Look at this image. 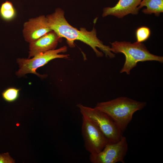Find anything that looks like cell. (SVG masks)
Listing matches in <instances>:
<instances>
[{
	"instance_id": "obj_1",
	"label": "cell",
	"mask_w": 163,
	"mask_h": 163,
	"mask_svg": "<svg viewBox=\"0 0 163 163\" xmlns=\"http://www.w3.org/2000/svg\"><path fill=\"white\" fill-rule=\"evenodd\" d=\"M46 17L51 30L60 37L65 38L70 47H74V41L79 40L89 46L98 57H102L103 54L97 48L103 52L107 57L110 59L115 57V55L111 51L110 46L104 45L97 37L95 28L91 31H88L83 27L81 28L80 30H78L68 23L64 17V11L60 8H56L54 13Z\"/></svg>"
},
{
	"instance_id": "obj_2",
	"label": "cell",
	"mask_w": 163,
	"mask_h": 163,
	"mask_svg": "<svg viewBox=\"0 0 163 163\" xmlns=\"http://www.w3.org/2000/svg\"><path fill=\"white\" fill-rule=\"evenodd\" d=\"M146 105L145 102L120 97L111 100L98 102L94 108L108 115L123 133L132 120L134 113L143 109Z\"/></svg>"
},
{
	"instance_id": "obj_3",
	"label": "cell",
	"mask_w": 163,
	"mask_h": 163,
	"mask_svg": "<svg viewBox=\"0 0 163 163\" xmlns=\"http://www.w3.org/2000/svg\"><path fill=\"white\" fill-rule=\"evenodd\" d=\"M110 44V50L113 53H122L125 56V62L120 73L125 72L129 75L131 70L139 62L154 61L163 62V56L151 53L142 43L115 41Z\"/></svg>"
},
{
	"instance_id": "obj_4",
	"label": "cell",
	"mask_w": 163,
	"mask_h": 163,
	"mask_svg": "<svg viewBox=\"0 0 163 163\" xmlns=\"http://www.w3.org/2000/svg\"><path fill=\"white\" fill-rule=\"evenodd\" d=\"M82 115L96 125L108 139L109 142L119 141L123 136V133L111 118L106 113L95 108L77 105Z\"/></svg>"
},
{
	"instance_id": "obj_5",
	"label": "cell",
	"mask_w": 163,
	"mask_h": 163,
	"mask_svg": "<svg viewBox=\"0 0 163 163\" xmlns=\"http://www.w3.org/2000/svg\"><path fill=\"white\" fill-rule=\"evenodd\" d=\"M67 47L64 46L57 49L50 50L39 53L30 59L18 58L17 60L19 69L16 72L18 77H22L27 73H33L40 77H44L36 72V70L51 60L56 58L68 59L69 54H61L59 53L67 51Z\"/></svg>"
},
{
	"instance_id": "obj_6",
	"label": "cell",
	"mask_w": 163,
	"mask_h": 163,
	"mask_svg": "<svg viewBox=\"0 0 163 163\" xmlns=\"http://www.w3.org/2000/svg\"><path fill=\"white\" fill-rule=\"evenodd\" d=\"M82 133L85 149L90 154L101 152L109 141L98 127L82 115Z\"/></svg>"
},
{
	"instance_id": "obj_7",
	"label": "cell",
	"mask_w": 163,
	"mask_h": 163,
	"mask_svg": "<svg viewBox=\"0 0 163 163\" xmlns=\"http://www.w3.org/2000/svg\"><path fill=\"white\" fill-rule=\"evenodd\" d=\"M128 149L126 138L123 136L117 142L108 143L98 153L90 154L89 160L92 163H124Z\"/></svg>"
},
{
	"instance_id": "obj_8",
	"label": "cell",
	"mask_w": 163,
	"mask_h": 163,
	"mask_svg": "<svg viewBox=\"0 0 163 163\" xmlns=\"http://www.w3.org/2000/svg\"><path fill=\"white\" fill-rule=\"evenodd\" d=\"M23 27V33L24 39L30 43L52 30L44 15L29 19L24 23Z\"/></svg>"
},
{
	"instance_id": "obj_9",
	"label": "cell",
	"mask_w": 163,
	"mask_h": 163,
	"mask_svg": "<svg viewBox=\"0 0 163 163\" xmlns=\"http://www.w3.org/2000/svg\"><path fill=\"white\" fill-rule=\"evenodd\" d=\"M61 38L54 31L52 30L30 43L28 59L39 53L55 50Z\"/></svg>"
},
{
	"instance_id": "obj_10",
	"label": "cell",
	"mask_w": 163,
	"mask_h": 163,
	"mask_svg": "<svg viewBox=\"0 0 163 163\" xmlns=\"http://www.w3.org/2000/svg\"><path fill=\"white\" fill-rule=\"evenodd\" d=\"M142 0H119L114 6L104 8L102 16L111 15L122 18L129 14H138L139 10L138 6Z\"/></svg>"
},
{
	"instance_id": "obj_11",
	"label": "cell",
	"mask_w": 163,
	"mask_h": 163,
	"mask_svg": "<svg viewBox=\"0 0 163 163\" xmlns=\"http://www.w3.org/2000/svg\"><path fill=\"white\" fill-rule=\"evenodd\" d=\"M144 6L146 8L142 10L144 13L158 16L163 12V0H142L138 8L140 9Z\"/></svg>"
},
{
	"instance_id": "obj_12",
	"label": "cell",
	"mask_w": 163,
	"mask_h": 163,
	"mask_svg": "<svg viewBox=\"0 0 163 163\" xmlns=\"http://www.w3.org/2000/svg\"><path fill=\"white\" fill-rule=\"evenodd\" d=\"M15 14L14 9L11 2L6 1L2 3L0 8V15L3 19L10 20L14 17Z\"/></svg>"
},
{
	"instance_id": "obj_13",
	"label": "cell",
	"mask_w": 163,
	"mask_h": 163,
	"mask_svg": "<svg viewBox=\"0 0 163 163\" xmlns=\"http://www.w3.org/2000/svg\"><path fill=\"white\" fill-rule=\"evenodd\" d=\"M20 90V89L14 87L8 88L2 92V97L7 102H14L19 97Z\"/></svg>"
},
{
	"instance_id": "obj_14",
	"label": "cell",
	"mask_w": 163,
	"mask_h": 163,
	"mask_svg": "<svg viewBox=\"0 0 163 163\" xmlns=\"http://www.w3.org/2000/svg\"><path fill=\"white\" fill-rule=\"evenodd\" d=\"M150 34L151 30L149 27L142 26L138 28L136 31V42L142 43L146 40Z\"/></svg>"
},
{
	"instance_id": "obj_15",
	"label": "cell",
	"mask_w": 163,
	"mask_h": 163,
	"mask_svg": "<svg viewBox=\"0 0 163 163\" xmlns=\"http://www.w3.org/2000/svg\"><path fill=\"white\" fill-rule=\"evenodd\" d=\"M14 162L8 153L0 154V163H14Z\"/></svg>"
}]
</instances>
